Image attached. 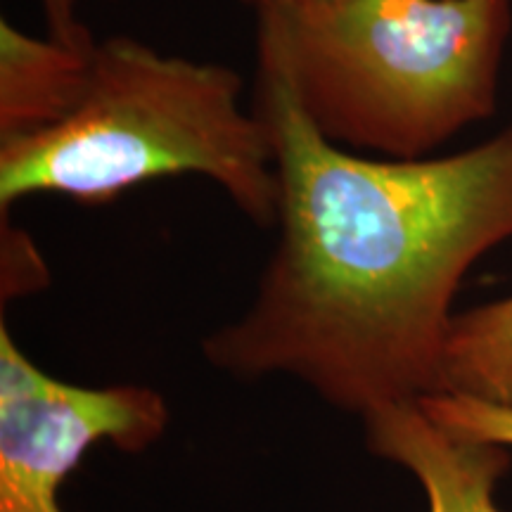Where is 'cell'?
Returning a JSON list of instances; mask_svg holds the SVG:
<instances>
[{"label": "cell", "instance_id": "cell-1", "mask_svg": "<svg viewBox=\"0 0 512 512\" xmlns=\"http://www.w3.org/2000/svg\"><path fill=\"white\" fill-rule=\"evenodd\" d=\"M252 110L273 145L280 238L249 311L204 356L238 377L294 375L361 415L439 394L453 297L512 238V126L451 157L354 155L311 124L261 31Z\"/></svg>", "mask_w": 512, "mask_h": 512}, {"label": "cell", "instance_id": "cell-2", "mask_svg": "<svg viewBox=\"0 0 512 512\" xmlns=\"http://www.w3.org/2000/svg\"><path fill=\"white\" fill-rule=\"evenodd\" d=\"M240 98L242 76L226 64L164 55L131 36L98 41L67 117L0 138V207L31 195L105 204L155 178L195 174L271 228L280 204L271 136Z\"/></svg>", "mask_w": 512, "mask_h": 512}, {"label": "cell", "instance_id": "cell-3", "mask_svg": "<svg viewBox=\"0 0 512 512\" xmlns=\"http://www.w3.org/2000/svg\"><path fill=\"white\" fill-rule=\"evenodd\" d=\"M302 110L330 143L422 159L496 105L510 0H268Z\"/></svg>", "mask_w": 512, "mask_h": 512}, {"label": "cell", "instance_id": "cell-4", "mask_svg": "<svg viewBox=\"0 0 512 512\" xmlns=\"http://www.w3.org/2000/svg\"><path fill=\"white\" fill-rule=\"evenodd\" d=\"M166 425L169 408L157 392L57 380L0 325V512H67L60 486L88 448L112 441L140 453L162 439Z\"/></svg>", "mask_w": 512, "mask_h": 512}, {"label": "cell", "instance_id": "cell-5", "mask_svg": "<svg viewBox=\"0 0 512 512\" xmlns=\"http://www.w3.org/2000/svg\"><path fill=\"white\" fill-rule=\"evenodd\" d=\"M363 418L370 453L413 472L430 512H501L494 491L512 465L508 446L446 432L418 401L389 403Z\"/></svg>", "mask_w": 512, "mask_h": 512}, {"label": "cell", "instance_id": "cell-6", "mask_svg": "<svg viewBox=\"0 0 512 512\" xmlns=\"http://www.w3.org/2000/svg\"><path fill=\"white\" fill-rule=\"evenodd\" d=\"M95 43L36 38L0 19V138L41 131L67 117L86 88Z\"/></svg>", "mask_w": 512, "mask_h": 512}, {"label": "cell", "instance_id": "cell-7", "mask_svg": "<svg viewBox=\"0 0 512 512\" xmlns=\"http://www.w3.org/2000/svg\"><path fill=\"white\" fill-rule=\"evenodd\" d=\"M441 392L512 406V297L453 316Z\"/></svg>", "mask_w": 512, "mask_h": 512}, {"label": "cell", "instance_id": "cell-8", "mask_svg": "<svg viewBox=\"0 0 512 512\" xmlns=\"http://www.w3.org/2000/svg\"><path fill=\"white\" fill-rule=\"evenodd\" d=\"M427 418L458 437L512 446V406L465 394H430L418 401Z\"/></svg>", "mask_w": 512, "mask_h": 512}, {"label": "cell", "instance_id": "cell-9", "mask_svg": "<svg viewBox=\"0 0 512 512\" xmlns=\"http://www.w3.org/2000/svg\"><path fill=\"white\" fill-rule=\"evenodd\" d=\"M3 294L15 297L19 292H29L46 283V268L38 259L29 235L19 233L17 228L3 226Z\"/></svg>", "mask_w": 512, "mask_h": 512}, {"label": "cell", "instance_id": "cell-10", "mask_svg": "<svg viewBox=\"0 0 512 512\" xmlns=\"http://www.w3.org/2000/svg\"><path fill=\"white\" fill-rule=\"evenodd\" d=\"M43 15H46L48 36L67 43L91 41V31L76 19V5L79 0H41Z\"/></svg>", "mask_w": 512, "mask_h": 512}, {"label": "cell", "instance_id": "cell-11", "mask_svg": "<svg viewBox=\"0 0 512 512\" xmlns=\"http://www.w3.org/2000/svg\"><path fill=\"white\" fill-rule=\"evenodd\" d=\"M240 3H247V5H252V8L259 10L261 5H266V3H268V0H240Z\"/></svg>", "mask_w": 512, "mask_h": 512}]
</instances>
